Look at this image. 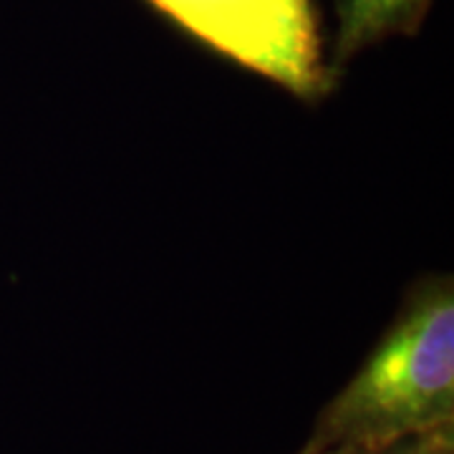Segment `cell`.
<instances>
[{
	"instance_id": "1",
	"label": "cell",
	"mask_w": 454,
	"mask_h": 454,
	"mask_svg": "<svg viewBox=\"0 0 454 454\" xmlns=\"http://www.w3.org/2000/svg\"><path fill=\"white\" fill-rule=\"evenodd\" d=\"M454 422V286L419 280L351 381L321 409L306 452L376 450Z\"/></svg>"
},
{
	"instance_id": "2",
	"label": "cell",
	"mask_w": 454,
	"mask_h": 454,
	"mask_svg": "<svg viewBox=\"0 0 454 454\" xmlns=\"http://www.w3.org/2000/svg\"><path fill=\"white\" fill-rule=\"evenodd\" d=\"M205 46L298 98H321L331 71L310 0H146Z\"/></svg>"
},
{
	"instance_id": "3",
	"label": "cell",
	"mask_w": 454,
	"mask_h": 454,
	"mask_svg": "<svg viewBox=\"0 0 454 454\" xmlns=\"http://www.w3.org/2000/svg\"><path fill=\"white\" fill-rule=\"evenodd\" d=\"M336 3V43L328 71L336 76L356 53L376 43L409 35L422 26L429 0H333Z\"/></svg>"
},
{
	"instance_id": "4",
	"label": "cell",
	"mask_w": 454,
	"mask_h": 454,
	"mask_svg": "<svg viewBox=\"0 0 454 454\" xmlns=\"http://www.w3.org/2000/svg\"><path fill=\"white\" fill-rule=\"evenodd\" d=\"M369 454H454V422L394 439Z\"/></svg>"
},
{
	"instance_id": "5",
	"label": "cell",
	"mask_w": 454,
	"mask_h": 454,
	"mask_svg": "<svg viewBox=\"0 0 454 454\" xmlns=\"http://www.w3.org/2000/svg\"><path fill=\"white\" fill-rule=\"evenodd\" d=\"M298 454H369V450H361V447H325V450H313V452L301 450Z\"/></svg>"
}]
</instances>
